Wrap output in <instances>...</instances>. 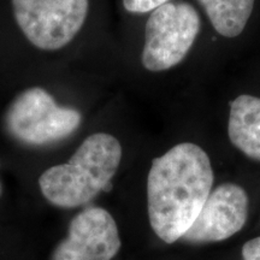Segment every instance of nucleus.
<instances>
[{"mask_svg": "<svg viewBox=\"0 0 260 260\" xmlns=\"http://www.w3.org/2000/svg\"><path fill=\"white\" fill-rule=\"evenodd\" d=\"M243 260H260V236L247 241L242 247Z\"/></svg>", "mask_w": 260, "mask_h": 260, "instance_id": "nucleus-11", "label": "nucleus"}, {"mask_svg": "<svg viewBox=\"0 0 260 260\" xmlns=\"http://www.w3.org/2000/svg\"><path fill=\"white\" fill-rule=\"evenodd\" d=\"M81 113L59 106L46 89L31 87L19 93L5 113V125L12 138L29 146H46L76 132Z\"/></svg>", "mask_w": 260, "mask_h": 260, "instance_id": "nucleus-3", "label": "nucleus"}, {"mask_svg": "<svg viewBox=\"0 0 260 260\" xmlns=\"http://www.w3.org/2000/svg\"><path fill=\"white\" fill-rule=\"evenodd\" d=\"M206 152L191 142L178 144L153 159L147 177L149 224L165 243L181 240L199 214L213 184Z\"/></svg>", "mask_w": 260, "mask_h": 260, "instance_id": "nucleus-1", "label": "nucleus"}, {"mask_svg": "<svg viewBox=\"0 0 260 260\" xmlns=\"http://www.w3.org/2000/svg\"><path fill=\"white\" fill-rule=\"evenodd\" d=\"M214 30L225 38H236L251 17L254 0H199Z\"/></svg>", "mask_w": 260, "mask_h": 260, "instance_id": "nucleus-9", "label": "nucleus"}, {"mask_svg": "<svg viewBox=\"0 0 260 260\" xmlns=\"http://www.w3.org/2000/svg\"><path fill=\"white\" fill-rule=\"evenodd\" d=\"M228 134L239 151L260 161V98L242 94L230 103Z\"/></svg>", "mask_w": 260, "mask_h": 260, "instance_id": "nucleus-8", "label": "nucleus"}, {"mask_svg": "<svg viewBox=\"0 0 260 260\" xmlns=\"http://www.w3.org/2000/svg\"><path fill=\"white\" fill-rule=\"evenodd\" d=\"M168 3H170V0H123V5L126 11L133 14H146L154 11L155 9Z\"/></svg>", "mask_w": 260, "mask_h": 260, "instance_id": "nucleus-10", "label": "nucleus"}, {"mask_svg": "<svg viewBox=\"0 0 260 260\" xmlns=\"http://www.w3.org/2000/svg\"><path fill=\"white\" fill-rule=\"evenodd\" d=\"M122 160V146L106 133L89 135L69 161L42 172L39 187L48 203L61 209H75L109 191Z\"/></svg>", "mask_w": 260, "mask_h": 260, "instance_id": "nucleus-2", "label": "nucleus"}, {"mask_svg": "<svg viewBox=\"0 0 260 260\" xmlns=\"http://www.w3.org/2000/svg\"><path fill=\"white\" fill-rule=\"evenodd\" d=\"M248 206V195L241 186L220 184L211 191L199 214L181 240L190 245L224 241L245 226Z\"/></svg>", "mask_w": 260, "mask_h": 260, "instance_id": "nucleus-7", "label": "nucleus"}, {"mask_svg": "<svg viewBox=\"0 0 260 260\" xmlns=\"http://www.w3.org/2000/svg\"><path fill=\"white\" fill-rule=\"evenodd\" d=\"M200 16L188 3H168L152 11L145 27L142 65L159 73L186 58L200 31Z\"/></svg>", "mask_w": 260, "mask_h": 260, "instance_id": "nucleus-4", "label": "nucleus"}, {"mask_svg": "<svg viewBox=\"0 0 260 260\" xmlns=\"http://www.w3.org/2000/svg\"><path fill=\"white\" fill-rule=\"evenodd\" d=\"M3 194V186H2V182H0V197H2Z\"/></svg>", "mask_w": 260, "mask_h": 260, "instance_id": "nucleus-12", "label": "nucleus"}, {"mask_svg": "<svg viewBox=\"0 0 260 260\" xmlns=\"http://www.w3.org/2000/svg\"><path fill=\"white\" fill-rule=\"evenodd\" d=\"M18 28L32 46L58 51L76 38L88 15L89 0H11Z\"/></svg>", "mask_w": 260, "mask_h": 260, "instance_id": "nucleus-5", "label": "nucleus"}, {"mask_svg": "<svg viewBox=\"0 0 260 260\" xmlns=\"http://www.w3.org/2000/svg\"><path fill=\"white\" fill-rule=\"evenodd\" d=\"M116 220L102 207H87L69 224L51 260H112L121 249Z\"/></svg>", "mask_w": 260, "mask_h": 260, "instance_id": "nucleus-6", "label": "nucleus"}]
</instances>
